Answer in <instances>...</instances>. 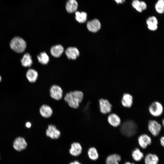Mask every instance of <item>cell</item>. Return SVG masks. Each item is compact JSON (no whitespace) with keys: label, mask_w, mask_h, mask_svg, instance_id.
I'll return each mask as SVG.
<instances>
[{"label":"cell","mask_w":164,"mask_h":164,"mask_svg":"<svg viewBox=\"0 0 164 164\" xmlns=\"http://www.w3.org/2000/svg\"><path fill=\"white\" fill-rule=\"evenodd\" d=\"M83 97V93L80 91H71L67 93L63 97L69 106L73 109H77L79 107Z\"/></svg>","instance_id":"cell-1"},{"label":"cell","mask_w":164,"mask_h":164,"mask_svg":"<svg viewBox=\"0 0 164 164\" xmlns=\"http://www.w3.org/2000/svg\"><path fill=\"white\" fill-rule=\"evenodd\" d=\"M137 126L133 121L128 120L124 121L121 125L120 131L121 134L127 137H130L135 134Z\"/></svg>","instance_id":"cell-2"},{"label":"cell","mask_w":164,"mask_h":164,"mask_svg":"<svg viewBox=\"0 0 164 164\" xmlns=\"http://www.w3.org/2000/svg\"><path fill=\"white\" fill-rule=\"evenodd\" d=\"M11 48L18 53H22L24 52L26 48V43L22 38L19 37L14 38L10 43Z\"/></svg>","instance_id":"cell-3"},{"label":"cell","mask_w":164,"mask_h":164,"mask_svg":"<svg viewBox=\"0 0 164 164\" xmlns=\"http://www.w3.org/2000/svg\"><path fill=\"white\" fill-rule=\"evenodd\" d=\"M149 110L150 114L154 117H159L161 115L163 109L162 104L159 102L155 101L149 105Z\"/></svg>","instance_id":"cell-4"},{"label":"cell","mask_w":164,"mask_h":164,"mask_svg":"<svg viewBox=\"0 0 164 164\" xmlns=\"http://www.w3.org/2000/svg\"><path fill=\"white\" fill-rule=\"evenodd\" d=\"M49 92L50 97L56 101H59L63 98V92L61 87L56 84L51 86Z\"/></svg>","instance_id":"cell-5"},{"label":"cell","mask_w":164,"mask_h":164,"mask_svg":"<svg viewBox=\"0 0 164 164\" xmlns=\"http://www.w3.org/2000/svg\"><path fill=\"white\" fill-rule=\"evenodd\" d=\"M45 135L46 137L52 139H57L61 136V132L56 126L53 124L48 125L45 131Z\"/></svg>","instance_id":"cell-6"},{"label":"cell","mask_w":164,"mask_h":164,"mask_svg":"<svg viewBox=\"0 0 164 164\" xmlns=\"http://www.w3.org/2000/svg\"><path fill=\"white\" fill-rule=\"evenodd\" d=\"M98 102L99 111L101 113L105 114L111 112L112 105L108 100L101 98L99 99Z\"/></svg>","instance_id":"cell-7"},{"label":"cell","mask_w":164,"mask_h":164,"mask_svg":"<svg viewBox=\"0 0 164 164\" xmlns=\"http://www.w3.org/2000/svg\"><path fill=\"white\" fill-rule=\"evenodd\" d=\"M148 128L149 131L154 136H157L161 131V125L155 120H150L148 122Z\"/></svg>","instance_id":"cell-8"},{"label":"cell","mask_w":164,"mask_h":164,"mask_svg":"<svg viewBox=\"0 0 164 164\" xmlns=\"http://www.w3.org/2000/svg\"><path fill=\"white\" fill-rule=\"evenodd\" d=\"M27 143L23 137H19L16 138L13 142V146L14 149L17 151H21L25 149Z\"/></svg>","instance_id":"cell-9"},{"label":"cell","mask_w":164,"mask_h":164,"mask_svg":"<svg viewBox=\"0 0 164 164\" xmlns=\"http://www.w3.org/2000/svg\"><path fill=\"white\" fill-rule=\"evenodd\" d=\"M39 112L41 116L45 118H50L53 114V111L51 108L45 104H43L40 106L39 109Z\"/></svg>","instance_id":"cell-10"},{"label":"cell","mask_w":164,"mask_h":164,"mask_svg":"<svg viewBox=\"0 0 164 164\" xmlns=\"http://www.w3.org/2000/svg\"><path fill=\"white\" fill-rule=\"evenodd\" d=\"M101 26L100 21L96 19L88 21L87 24L88 29L93 32H96L98 31L100 29Z\"/></svg>","instance_id":"cell-11"},{"label":"cell","mask_w":164,"mask_h":164,"mask_svg":"<svg viewBox=\"0 0 164 164\" xmlns=\"http://www.w3.org/2000/svg\"><path fill=\"white\" fill-rule=\"evenodd\" d=\"M138 144L142 149H145L152 142L151 137L147 134H143L140 135L138 138Z\"/></svg>","instance_id":"cell-12"},{"label":"cell","mask_w":164,"mask_h":164,"mask_svg":"<svg viewBox=\"0 0 164 164\" xmlns=\"http://www.w3.org/2000/svg\"><path fill=\"white\" fill-rule=\"evenodd\" d=\"M132 5L137 12H141L147 8L146 3L144 1L139 0H133Z\"/></svg>","instance_id":"cell-13"},{"label":"cell","mask_w":164,"mask_h":164,"mask_svg":"<svg viewBox=\"0 0 164 164\" xmlns=\"http://www.w3.org/2000/svg\"><path fill=\"white\" fill-rule=\"evenodd\" d=\"M107 121L111 125L115 127L118 126L121 123L120 118L115 113L110 114L108 117Z\"/></svg>","instance_id":"cell-14"},{"label":"cell","mask_w":164,"mask_h":164,"mask_svg":"<svg viewBox=\"0 0 164 164\" xmlns=\"http://www.w3.org/2000/svg\"><path fill=\"white\" fill-rule=\"evenodd\" d=\"M82 151V147L79 143L74 142L71 144L69 149V152L71 155L75 156H77L81 154Z\"/></svg>","instance_id":"cell-15"},{"label":"cell","mask_w":164,"mask_h":164,"mask_svg":"<svg viewBox=\"0 0 164 164\" xmlns=\"http://www.w3.org/2000/svg\"><path fill=\"white\" fill-rule=\"evenodd\" d=\"M67 58L69 59L75 60L79 55V52L75 47H70L67 48L65 51Z\"/></svg>","instance_id":"cell-16"},{"label":"cell","mask_w":164,"mask_h":164,"mask_svg":"<svg viewBox=\"0 0 164 164\" xmlns=\"http://www.w3.org/2000/svg\"><path fill=\"white\" fill-rule=\"evenodd\" d=\"M133 102L132 96L129 93H124L121 100L122 105L125 108H130L132 105Z\"/></svg>","instance_id":"cell-17"},{"label":"cell","mask_w":164,"mask_h":164,"mask_svg":"<svg viewBox=\"0 0 164 164\" xmlns=\"http://www.w3.org/2000/svg\"><path fill=\"white\" fill-rule=\"evenodd\" d=\"M78 3L76 0H68L65 5L66 9L69 13H72L77 11Z\"/></svg>","instance_id":"cell-18"},{"label":"cell","mask_w":164,"mask_h":164,"mask_svg":"<svg viewBox=\"0 0 164 164\" xmlns=\"http://www.w3.org/2000/svg\"><path fill=\"white\" fill-rule=\"evenodd\" d=\"M26 77L29 82L34 83L36 82L38 79V73L36 70L30 69L27 71L26 73Z\"/></svg>","instance_id":"cell-19"},{"label":"cell","mask_w":164,"mask_h":164,"mask_svg":"<svg viewBox=\"0 0 164 164\" xmlns=\"http://www.w3.org/2000/svg\"><path fill=\"white\" fill-rule=\"evenodd\" d=\"M64 51L63 46L58 45L53 46L50 49V53L51 55L55 57H60L63 53Z\"/></svg>","instance_id":"cell-20"},{"label":"cell","mask_w":164,"mask_h":164,"mask_svg":"<svg viewBox=\"0 0 164 164\" xmlns=\"http://www.w3.org/2000/svg\"><path fill=\"white\" fill-rule=\"evenodd\" d=\"M159 159L155 154L149 153L147 154L145 159V164H158Z\"/></svg>","instance_id":"cell-21"},{"label":"cell","mask_w":164,"mask_h":164,"mask_svg":"<svg viewBox=\"0 0 164 164\" xmlns=\"http://www.w3.org/2000/svg\"><path fill=\"white\" fill-rule=\"evenodd\" d=\"M121 156L117 154H113L108 156L106 158V164H119L118 162L121 161Z\"/></svg>","instance_id":"cell-22"},{"label":"cell","mask_w":164,"mask_h":164,"mask_svg":"<svg viewBox=\"0 0 164 164\" xmlns=\"http://www.w3.org/2000/svg\"><path fill=\"white\" fill-rule=\"evenodd\" d=\"M21 61L22 65L25 67H29L32 63L31 56L28 53L24 54Z\"/></svg>","instance_id":"cell-23"},{"label":"cell","mask_w":164,"mask_h":164,"mask_svg":"<svg viewBox=\"0 0 164 164\" xmlns=\"http://www.w3.org/2000/svg\"><path fill=\"white\" fill-rule=\"evenodd\" d=\"M87 14L84 12L76 11L75 12V18L76 20L79 23L85 22L87 19Z\"/></svg>","instance_id":"cell-24"},{"label":"cell","mask_w":164,"mask_h":164,"mask_svg":"<svg viewBox=\"0 0 164 164\" xmlns=\"http://www.w3.org/2000/svg\"><path fill=\"white\" fill-rule=\"evenodd\" d=\"M37 57L39 62L42 64H46L49 61V56L45 52L41 53Z\"/></svg>","instance_id":"cell-25"},{"label":"cell","mask_w":164,"mask_h":164,"mask_svg":"<svg viewBox=\"0 0 164 164\" xmlns=\"http://www.w3.org/2000/svg\"><path fill=\"white\" fill-rule=\"evenodd\" d=\"M87 154L90 159L96 160L99 157V155L97 149L94 147L90 148L88 150Z\"/></svg>","instance_id":"cell-26"},{"label":"cell","mask_w":164,"mask_h":164,"mask_svg":"<svg viewBox=\"0 0 164 164\" xmlns=\"http://www.w3.org/2000/svg\"><path fill=\"white\" fill-rule=\"evenodd\" d=\"M132 157L136 161H139L144 157L143 153L138 148L135 149L132 152Z\"/></svg>","instance_id":"cell-27"},{"label":"cell","mask_w":164,"mask_h":164,"mask_svg":"<svg viewBox=\"0 0 164 164\" xmlns=\"http://www.w3.org/2000/svg\"><path fill=\"white\" fill-rule=\"evenodd\" d=\"M156 11L159 14H162L164 12V0H158L155 5Z\"/></svg>","instance_id":"cell-28"},{"label":"cell","mask_w":164,"mask_h":164,"mask_svg":"<svg viewBox=\"0 0 164 164\" xmlns=\"http://www.w3.org/2000/svg\"><path fill=\"white\" fill-rule=\"evenodd\" d=\"M146 23L147 26L157 25L158 21L157 18L154 16H151L147 19Z\"/></svg>","instance_id":"cell-29"},{"label":"cell","mask_w":164,"mask_h":164,"mask_svg":"<svg viewBox=\"0 0 164 164\" xmlns=\"http://www.w3.org/2000/svg\"><path fill=\"white\" fill-rule=\"evenodd\" d=\"M117 4H122L124 3L125 0H114Z\"/></svg>","instance_id":"cell-30"},{"label":"cell","mask_w":164,"mask_h":164,"mask_svg":"<svg viewBox=\"0 0 164 164\" xmlns=\"http://www.w3.org/2000/svg\"><path fill=\"white\" fill-rule=\"evenodd\" d=\"M160 142L161 145L164 146V137L162 136L161 137L160 139Z\"/></svg>","instance_id":"cell-31"},{"label":"cell","mask_w":164,"mask_h":164,"mask_svg":"<svg viewBox=\"0 0 164 164\" xmlns=\"http://www.w3.org/2000/svg\"><path fill=\"white\" fill-rule=\"evenodd\" d=\"M32 124L31 122H27L26 123V127L28 128H29L31 127Z\"/></svg>","instance_id":"cell-32"},{"label":"cell","mask_w":164,"mask_h":164,"mask_svg":"<svg viewBox=\"0 0 164 164\" xmlns=\"http://www.w3.org/2000/svg\"><path fill=\"white\" fill-rule=\"evenodd\" d=\"M69 164H81V163L77 161H75L71 162Z\"/></svg>","instance_id":"cell-33"},{"label":"cell","mask_w":164,"mask_h":164,"mask_svg":"<svg viewBox=\"0 0 164 164\" xmlns=\"http://www.w3.org/2000/svg\"><path fill=\"white\" fill-rule=\"evenodd\" d=\"M124 164H132V163H131L129 162H126Z\"/></svg>","instance_id":"cell-34"},{"label":"cell","mask_w":164,"mask_h":164,"mask_svg":"<svg viewBox=\"0 0 164 164\" xmlns=\"http://www.w3.org/2000/svg\"><path fill=\"white\" fill-rule=\"evenodd\" d=\"M164 119H163L162 120V123L163 126H164Z\"/></svg>","instance_id":"cell-35"},{"label":"cell","mask_w":164,"mask_h":164,"mask_svg":"<svg viewBox=\"0 0 164 164\" xmlns=\"http://www.w3.org/2000/svg\"><path fill=\"white\" fill-rule=\"evenodd\" d=\"M1 80H2V78L1 76L0 75V82L1 81Z\"/></svg>","instance_id":"cell-36"},{"label":"cell","mask_w":164,"mask_h":164,"mask_svg":"<svg viewBox=\"0 0 164 164\" xmlns=\"http://www.w3.org/2000/svg\"><path fill=\"white\" fill-rule=\"evenodd\" d=\"M132 164H135L133 163H132Z\"/></svg>","instance_id":"cell-37"}]
</instances>
